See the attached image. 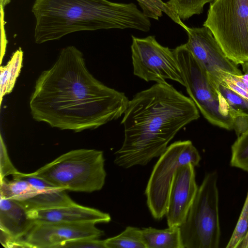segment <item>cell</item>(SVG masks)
Returning <instances> with one entry per match:
<instances>
[{
	"mask_svg": "<svg viewBox=\"0 0 248 248\" xmlns=\"http://www.w3.org/2000/svg\"><path fill=\"white\" fill-rule=\"evenodd\" d=\"M21 178L25 180L34 188L40 192L47 191L60 188H58L45 180L39 177L31 175L30 173L20 172L13 177V178Z\"/></svg>",
	"mask_w": 248,
	"mask_h": 248,
	"instance_id": "28",
	"label": "cell"
},
{
	"mask_svg": "<svg viewBox=\"0 0 248 248\" xmlns=\"http://www.w3.org/2000/svg\"><path fill=\"white\" fill-rule=\"evenodd\" d=\"M29 217L35 222L108 223L110 216L98 209L77 203L55 208L28 212Z\"/></svg>",
	"mask_w": 248,
	"mask_h": 248,
	"instance_id": "13",
	"label": "cell"
},
{
	"mask_svg": "<svg viewBox=\"0 0 248 248\" xmlns=\"http://www.w3.org/2000/svg\"><path fill=\"white\" fill-rule=\"evenodd\" d=\"M40 193L29 182L21 178H13L8 180L6 178L0 179V197L20 201L28 199Z\"/></svg>",
	"mask_w": 248,
	"mask_h": 248,
	"instance_id": "19",
	"label": "cell"
},
{
	"mask_svg": "<svg viewBox=\"0 0 248 248\" xmlns=\"http://www.w3.org/2000/svg\"><path fill=\"white\" fill-rule=\"evenodd\" d=\"M142 9V12L148 18L158 20L165 13L175 23L185 30L186 26L176 14L172 11L162 0H136Z\"/></svg>",
	"mask_w": 248,
	"mask_h": 248,
	"instance_id": "21",
	"label": "cell"
},
{
	"mask_svg": "<svg viewBox=\"0 0 248 248\" xmlns=\"http://www.w3.org/2000/svg\"><path fill=\"white\" fill-rule=\"evenodd\" d=\"M217 174H207L179 226L184 248H218L220 239Z\"/></svg>",
	"mask_w": 248,
	"mask_h": 248,
	"instance_id": "5",
	"label": "cell"
},
{
	"mask_svg": "<svg viewBox=\"0 0 248 248\" xmlns=\"http://www.w3.org/2000/svg\"><path fill=\"white\" fill-rule=\"evenodd\" d=\"M65 190L58 188L42 192L28 199L17 201L28 212L55 208L76 203L66 194Z\"/></svg>",
	"mask_w": 248,
	"mask_h": 248,
	"instance_id": "16",
	"label": "cell"
},
{
	"mask_svg": "<svg viewBox=\"0 0 248 248\" xmlns=\"http://www.w3.org/2000/svg\"><path fill=\"white\" fill-rule=\"evenodd\" d=\"M215 0H169L166 2L168 7L182 20H186L203 11L204 6Z\"/></svg>",
	"mask_w": 248,
	"mask_h": 248,
	"instance_id": "22",
	"label": "cell"
},
{
	"mask_svg": "<svg viewBox=\"0 0 248 248\" xmlns=\"http://www.w3.org/2000/svg\"><path fill=\"white\" fill-rule=\"evenodd\" d=\"M1 11V55H0V62H1L2 58L4 55L5 49L7 44V40L5 37V31H4V8L0 7Z\"/></svg>",
	"mask_w": 248,
	"mask_h": 248,
	"instance_id": "29",
	"label": "cell"
},
{
	"mask_svg": "<svg viewBox=\"0 0 248 248\" xmlns=\"http://www.w3.org/2000/svg\"><path fill=\"white\" fill-rule=\"evenodd\" d=\"M232 114L233 127L237 136L248 128V100L228 87L223 81L218 86Z\"/></svg>",
	"mask_w": 248,
	"mask_h": 248,
	"instance_id": "15",
	"label": "cell"
},
{
	"mask_svg": "<svg viewBox=\"0 0 248 248\" xmlns=\"http://www.w3.org/2000/svg\"><path fill=\"white\" fill-rule=\"evenodd\" d=\"M0 179L8 175L16 176L20 173L13 165L1 135L0 136Z\"/></svg>",
	"mask_w": 248,
	"mask_h": 248,
	"instance_id": "27",
	"label": "cell"
},
{
	"mask_svg": "<svg viewBox=\"0 0 248 248\" xmlns=\"http://www.w3.org/2000/svg\"><path fill=\"white\" fill-rule=\"evenodd\" d=\"M141 230L146 248H184L179 227L165 229L148 227Z\"/></svg>",
	"mask_w": 248,
	"mask_h": 248,
	"instance_id": "17",
	"label": "cell"
},
{
	"mask_svg": "<svg viewBox=\"0 0 248 248\" xmlns=\"http://www.w3.org/2000/svg\"><path fill=\"white\" fill-rule=\"evenodd\" d=\"M201 159L199 151L189 140L172 143L160 156L145 191L148 207L155 219L166 215L171 183L178 168L187 163L198 166Z\"/></svg>",
	"mask_w": 248,
	"mask_h": 248,
	"instance_id": "8",
	"label": "cell"
},
{
	"mask_svg": "<svg viewBox=\"0 0 248 248\" xmlns=\"http://www.w3.org/2000/svg\"><path fill=\"white\" fill-rule=\"evenodd\" d=\"M34 38L37 44L79 31L127 28L150 31L149 18L133 3L108 0H35Z\"/></svg>",
	"mask_w": 248,
	"mask_h": 248,
	"instance_id": "3",
	"label": "cell"
},
{
	"mask_svg": "<svg viewBox=\"0 0 248 248\" xmlns=\"http://www.w3.org/2000/svg\"><path fill=\"white\" fill-rule=\"evenodd\" d=\"M187 41L185 44L205 71L211 83L217 89L227 74H243L237 65L227 57L210 30L204 26L186 27Z\"/></svg>",
	"mask_w": 248,
	"mask_h": 248,
	"instance_id": "10",
	"label": "cell"
},
{
	"mask_svg": "<svg viewBox=\"0 0 248 248\" xmlns=\"http://www.w3.org/2000/svg\"><path fill=\"white\" fill-rule=\"evenodd\" d=\"M106 248L105 240L98 238H82L64 242L56 248Z\"/></svg>",
	"mask_w": 248,
	"mask_h": 248,
	"instance_id": "26",
	"label": "cell"
},
{
	"mask_svg": "<svg viewBox=\"0 0 248 248\" xmlns=\"http://www.w3.org/2000/svg\"><path fill=\"white\" fill-rule=\"evenodd\" d=\"M30 174L58 188L84 192L101 190L107 175L103 152L87 149L67 152Z\"/></svg>",
	"mask_w": 248,
	"mask_h": 248,
	"instance_id": "4",
	"label": "cell"
},
{
	"mask_svg": "<svg viewBox=\"0 0 248 248\" xmlns=\"http://www.w3.org/2000/svg\"><path fill=\"white\" fill-rule=\"evenodd\" d=\"M33 223L28 212L17 201L0 197V230L19 239L27 234Z\"/></svg>",
	"mask_w": 248,
	"mask_h": 248,
	"instance_id": "14",
	"label": "cell"
},
{
	"mask_svg": "<svg viewBox=\"0 0 248 248\" xmlns=\"http://www.w3.org/2000/svg\"><path fill=\"white\" fill-rule=\"evenodd\" d=\"M248 230V192L237 222L227 248H239Z\"/></svg>",
	"mask_w": 248,
	"mask_h": 248,
	"instance_id": "24",
	"label": "cell"
},
{
	"mask_svg": "<svg viewBox=\"0 0 248 248\" xmlns=\"http://www.w3.org/2000/svg\"><path fill=\"white\" fill-rule=\"evenodd\" d=\"M132 63L135 76L147 81L166 82L170 79L185 86L173 49L160 44L155 36L138 38L132 35Z\"/></svg>",
	"mask_w": 248,
	"mask_h": 248,
	"instance_id": "9",
	"label": "cell"
},
{
	"mask_svg": "<svg viewBox=\"0 0 248 248\" xmlns=\"http://www.w3.org/2000/svg\"><path fill=\"white\" fill-rule=\"evenodd\" d=\"M194 167L191 163L186 164L175 173L166 214L168 227L180 226L194 201L199 187Z\"/></svg>",
	"mask_w": 248,
	"mask_h": 248,
	"instance_id": "12",
	"label": "cell"
},
{
	"mask_svg": "<svg viewBox=\"0 0 248 248\" xmlns=\"http://www.w3.org/2000/svg\"><path fill=\"white\" fill-rule=\"evenodd\" d=\"M94 222L34 221L23 240L28 248H56L60 244L82 238H99L104 234Z\"/></svg>",
	"mask_w": 248,
	"mask_h": 248,
	"instance_id": "11",
	"label": "cell"
},
{
	"mask_svg": "<svg viewBox=\"0 0 248 248\" xmlns=\"http://www.w3.org/2000/svg\"><path fill=\"white\" fill-rule=\"evenodd\" d=\"M200 117L193 101L167 82L156 83L129 100L121 124L124 140L114 162L127 169L161 155L182 128Z\"/></svg>",
	"mask_w": 248,
	"mask_h": 248,
	"instance_id": "2",
	"label": "cell"
},
{
	"mask_svg": "<svg viewBox=\"0 0 248 248\" xmlns=\"http://www.w3.org/2000/svg\"><path fill=\"white\" fill-rule=\"evenodd\" d=\"M106 248H146L141 229L127 226L119 234L105 240Z\"/></svg>",
	"mask_w": 248,
	"mask_h": 248,
	"instance_id": "20",
	"label": "cell"
},
{
	"mask_svg": "<svg viewBox=\"0 0 248 248\" xmlns=\"http://www.w3.org/2000/svg\"><path fill=\"white\" fill-rule=\"evenodd\" d=\"M129 100L124 93L95 78L82 53L71 46L62 48L52 66L40 74L29 105L35 121L79 132L120 118Z\"/></svg>",
	"mask_w": 248,
	"mask_h": 248,
	"instance_id": "1",
	"label": "cell"
},
{
	"mask_svg": "<svg viewBox=\"0 0 248 248\" xmlns=\"http://www.w3.org/2000/svg\"><path fill=\"white\" fill-rule=\"evenodd\" d=\"M23 52L21 48L16 50L4 66L0 68V103L3 97L10 93L14 88L22 65Z\"/></svg>",
	"mask_w": 248,
	"mask_h": 248,
	"instance_id": "18",
	"label": "cell"
},
{
	"mask_svg": "<svg viewBox=\"0 0 248 248\" xmlns=\"http://www.w3.org/2000/svg\"><path fill=\"white\" fill-rule=\"evenodd\" d=\"M203 26L235 64L248 62V0H215Z\"/></svg>",
	"mask_w": 248,
	"mask_h": 248,
	"instance_id": "6",
	"label": "cell"
},
{
	"mask_svg": "<svg viewBox=\"0 0 248 248\" xmlns=\"http://www.w3.org/2000/svg\"><path fill=\"white\" fill-rule=\"evenodd\" d=\"M239 248H248V230Z\"/></svg>",
	"mask_w": 248,
	"mask_h": 248,
	"instance_id": "30",
	"label": "cell"
},
{
	"mask_svg": "<svg viewBox=\"0 0 248 248\" xmlns=\"http://www.w3.org/2000/svg\"><path fill=\"white\" fill-rule=\"evenodd\" d=\"M244 73L240 76L227 74L223 79L230 88L248 100V62L241 64Z\"/></svg>",
	"mask_w": 248,
	"mask_h": 248,
	"instance_id": "25",
	"label": "cell"
},
{
	"mask_svg": "<svg viewBox=\"0 0 248 248\" xmlns=\"http://www.w3.org/2000/svg\"><path fill=\"white\" fill-rule=\"evenodd\" d=\"M0 7H2L4 8L5 6L8 4L10 0H0Z\"/></svg>",
	"mask_w": 248,
	"mask_h": 248,
	"instance_id": "31",
	"label": "cell"
},
{
	"mask_svg": "<svg viewBox=\"0 0 248 248\" xmlns=\"http://www.w3.org/2000/svg\"><path fill=\"white\" fill-rule=\"evenodd\" d=\"M231 151V165L248 172V128L237 136Z\"/></svg>",
	"mask_w": 248,
	"mask_h": 248,
	"instance_id": "23",
	"label": "cell"
},
{
	"mask_svg": "<svg viewBox=\"0 0 248 248\" xmlns=\"http://www.w3.org/2000/svg\"><path fill=\"white\" fill-rule=\"evenodd\" d=\"M189 97L210 124L227 130L233 129L232 114L226 100L209 81L204 69L185 44L173 49Z\"/></svg>",
	"mask_w": 248,
	"mask_h": 248,
	"instance_id": "7",
	"label": "cell"
}]
</instances>
